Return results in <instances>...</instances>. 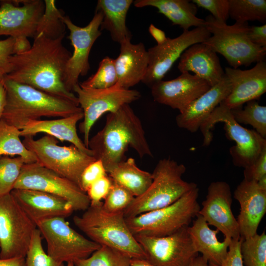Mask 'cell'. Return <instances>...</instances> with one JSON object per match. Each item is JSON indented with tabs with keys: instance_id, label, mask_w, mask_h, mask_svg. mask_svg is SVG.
Listing matches in <instances>:
<instances>
[{
	"instance_id": "cell-52",
	"label": "cell",
	"mask_w": 266,
	"mask_h": 266,
	"mask_svg": "<svg viewBox=\"0 0 266 266\" xmlns=\"http://www.w3.org/2000/svg\"><path fill=\"white\" fill-rule=\"evenodd\" d=\"M189 266H211L208 262L201 256L198 255L190 264Z\"/></svg>"
},
{
	"instance_id": "cell-28",
	"label": "cell",
	"mask_w": 266,
	"mask_h": 266,
	"mask_svg": "<svg viewBox=\"0 0 266 266\" xmlns=\"http://www.w3.org/2000/svg\"><path fill=\"white\" fill-rule=\"evenodd\" d=\"M133 4L136 7L152 6L158 12L169 19L173 25H177L183 31L192 27H204L205 20L196 16L197 6L188 0H136Z\"/></svg>"
},
{
	"instance_id": "cell-3",
	"label": "cell",
	"mask_w": 266,
	"mask_h": 266,
	"mask_svg": "<svg viewBox=\"0 0 266 266\" xmlns=\"http://www.w3.org/2000/svg\"><path fill=\"white\" fill-rule=\"evenodd\" d=\"M3 82L6 103L0 119L20 130L41 117L64 118L83 112L67 100L4 78Z\"/></svg>"
},
{
	"instance_id": "cell-22",
	"label": "cell",
	"mask_w": 266,
	"mask_h": 266,
	"mask_svg": "<svg viewBox=\"0 0 266 266\" xmlns=\"http://www.w3.org/2000/svg\"><path fill=\"white\" fill-rule=\"evenodd\" d=\"M29 218L37 222L53 218H66L74 211L66 200L42 191L14 189L10 192Z\"/></svg>"
},
{
	"instance_id": "cell-54",
	"label": "cell",
	"mask_w": 266,
	"mask_h": 266,
	"mask_svg": "<svg viewBox=\"0 0 266 266\" xmlns=\"http://www.w3.org/2000/svg\"><path fill=\"white\" fill-rule=\"evenodd\" d=\"M9 71V64L7 65L0 64V82L2 81L5 76Z\"/></svg>"
},
{
	"instance_id": "cell-50",
	"label": "cell",
	"mask_w": 266,
	"mask_h": 266,
	"mask_svg": "<svg viewBox=\"0 0 266 266\" xmlns=\"http://www.w3.org/2000/svg\"><path fill=\"white\" fill-rule=\"evenodd\" d=\"M0 266H26L25 257H17L9 259H0Z\"/></svg>"
},
{
	"instance_id": "cell-42",
	"label": "cell",
	"mask_w": 266,
	"mask_h": 266,
	"mask_svg": "<svg viewBox=\"0 0 266 266\" xmlns=\"http://www.w3.org/2000/svg\"><path fill=\"white\" fill-rule=\"evenodd\" d=\"M107 175L101 161L96 160L83 170L80 178V187L82 191L86 193L91 185Z\"/></svg>"
},
{
	"instance_id": "cell-17",
	"label": "cell",
	"mask_w": 266,
	"mask_h": 266,
	"mask_svg": "<svg viewBox=\"0 0 266 266\" xmlns=\"http://www.w3.org/2000/svg\"><path fill=\"white\" fill-rule=\"evenodd\" d=\"M232 195L229 184L226 182H212L207 188L205 199L199 214L208 225L215 227L224 238L236 239L240 238L239 226L232 210Z\"/></svg>"
},
{
	"instance_id": "cell-35",
	"label": "cell",
	"mask_w": 266,
	"mask_h": 266,
	"mask_svg": "<svg viewBox=\"0 0 266 266\" xmlns=\"http://www.w3.org/2000/svg\"><path fill=\"white\" fill-rule=\"evenodd\" d=\"M131 258L109 247H100L87 258L78 260L74 266H131Z\"/></svg>"
},
{
	"instance_id": "cell-55",
	"label": "cell",
	"mask_w": 266,
	"mask_h": 266,
	"mask_svg": "<svg viewBox=\"0 0 266 266\" xmlns=\"http://www.w3.org/2000/svg\"><path fill=\"white\" fill-rule=\"evenodd\" d=\"M257 182L260 187L264 190H266V175L262 177Z\"/></svg>"
},
{
	"instance_id": "cell-53",
	"label": "cell",
	"mask_w": 266,
	"mask_h": 266,
	"mask_svg": "<svg viewBox=\"0 0 266 266\" xmlns=\"http://www.w3.org/2000/svg\"><path fill=\"white\" fill-rule=\"evenodd\" d=\"M131 266H154L145 259H132Z\"/></svg>"
},
{
	"instance_id": "cell-49",
	"label": "cell",
	"mask_w": 266,
	"mask_h": 266,
	"mask_svg": "<svg viewBox=\"0 0 266 266\" xmlns=\"http://www.w3.org/2000/svg\"><path fill=\"white\" fill-rule=\"evenodd\" d=\"M148 31L157 42V44H163L166 40L167 37L166 36L165 32L155 27L153 24H151L149 26Z\"/></svg>"
},
{
	"instance_id": "cell-33",
	"label": "cell",
	"mask_w": 266,
	"mask_h": 266,
	"mask_svg": "<svg viewBox=\"0 0 266 266\" xmlns=\"http://www.w3.org/2000/svg\"><path fill=\"white\" fill-rule=\"evenodd\" d=\"M229 16L235 22L266 21V0H229Z\"/></svg>"
},
{
	"instance_id": "cell-18",
	"label": "cell",
	"mask_w": 266,
	"mask_h": 266,
	"mask_svg": "<svg viewBox=\"0 0 266 266\" xmlns=\"http://www.w3.org/2000/svg\"><path fill=\"white\" fill-rule=\"evenodd\" d=\"M2 0L0 2V36L33 37L44 10L41 0Z\"/></svg>"
},
{
	"instance_id": "cell-32",
	"label": "cell",
	"mask_w": 266,
	"mask_h": 266,
	"mask_svg": "<svg viewBox=\"0 0 266 266\" xmlns=\"http://www.w3.org/2000/svg\"><path fill=\"white\" fill-rule=\"evenodd\" d=\"M44 2V12L37 24L35 35L41 33L50 39L65 36L66 27L63 21L64 15L57 8L54 0H45Z\"/></svg>"
},
{
	"instance_id": "cell-47",
	"label": "cell",
	"mask_w": 266,
	"mask_h": 266,
	"mask_svg": "<svg viewBox=\"0 0 266 266\" xmlns=\"http://www.w3.org/2000/svg\"><path fill=\"white\" fill-rule=\"evenodd\" d=\"M14 38L9 37L4 40H0V64L7 65L8 59L13 55V45Z\"/></svg>"
},
{
	"instance_id": "cell-16",
	"label": "cell",
	"mask_w": 266,
	"mask_h": 266,
	"mask_svg": "<svg viewBox=\"0 0 266 266\" xmlns=\"http://www.w3.org/2000/svg\"><path fill=\"white\" fill-rule=\"evenodd\" d=\"M211 35L204 27L183 31L178 36L167 37L163 44H157L148 50V65L142 82L150 87L162 80L183 52L191 45L202 43Z\"/></svg>"
},
{
	"instance_id": "cell-5",
	"label": "cell",
	"mask_w": 266,
	"mask_h": 266,
	"mask_svg": "<svg viewBox=\"0 0 266 266\" xmlns=\"http://www.w3.org/2000/svg\"><path fill=\"white\" fill-rule=\"evenodd\" d=\"M185 166L170 158L159 160L152 173V181L140 196L135 197L124 210L125 218L134 217L169 205L198 187L182 178Z\"/></svg>"
},
{
	"instance_id": "cell-19",
	"label": "cell",
	"mask_w": 266,
	"mask_h": 266,
	"mask_svg": "<svg viewBox=\"0 0 266 266\" xmlns=\"http://www.w3.org/2000/svg\"><path fill=\"white\" fill-rule=\"evenodd\" d=\"M150 87L155 101L177 109L180 113L211 87L197 75L186 72L175 79L157 82Z\"/></svg>"
},
{
	"instance_id": "cell-6",
	"label": "cell",
	"mask_w": 266,
	"mask_h": 266,
	"mask_svg": "<svg viewBox=\"0 0 266 266\" xmlns=\"http://www.w3.org/2000/svg\"><path fill=\"white\" fill-rule=\"evenodd\" d=\"M199 191L196 187L169 205L125 218L129 229L134 236L162 237L189 226L200 208L198 201Z\"/></svg>"
},
{
	"instance_id": "cell-25",
	"label": "cell",
	"mask_w": 266,
	"mask_h": 266,
	"mask_svg": "<svg viewBox=\"0 0 266 266\" xmlns=\"http://www.w3.org/2000/svg\"><path fill=\"white\" fill-rule=\"evenodd\" d=\"M120 45V53L115 59L117 84L130 89L142 81L148 67V52L142 42L133 44L127 40Z\"/></svg>"
},
{
	"instance_id": "cell-29",
	"label": "cell",
	"mask_w": 266,
	"mask_h": 266,
	"mask_svg": "<svg viewBox=\"0 0 266 266\" xmlns=\"http://www.w3.org/2000/svg\"><path fill=\"white\" fill-rule=\"evenodd\" d=\"M133 0H99L96 10L103 14L100 30L110 33L112 39L120 44L131 40L132 34L126 25L128 11Z\"/></svg>"
},
{
	"instance_id": "cell-21",
	"label": "cell",
	"mask_w": 266,
	"mask_h": 266,
	"mask_svg": "<svg viewBox=\"0 0 266 266\" xmlns=\"http://www.w3.org/2000/svg\"><path fill=\"white\" fill-rule=\"evenodd\" d=\"M233 197L240 205L236 220L240 237L243 240L257 233L266 213V190L260 187L255 181L243 179L234 190Z\"/></svg>"
},
{
	"instance_id": "cell-1",
	"label": "cell",
	"mask_w": 266,
	"mask_h": 266,
	"mask_svg": "<svg viewBox=\"0 0 266 266\" xmlns=\"http://www.w3.org/2000/svg\"><path fill=\"white\" fill-rule=\"evenodd\" d=\"M64 37L50 39L41 33L36 34L29 50L10 57L9 71L4 78L79 105L77 97L64 84L66 66L71 55L63 44Z\"/></svg>"
},
{
	"instance_id": "cell-12",
	"label": "cell",
	"mask_w": 266,
	"mask_h": 266,
	"mask_svg": "<svg viewBox=\"0 0 266 266\" xmlns=\"http://www.w3.org/2000/svg\"><path fill=\"white\" fill-rule=\"evenodd\" d=\"M62 217L36 224L47 246V253L59 262H73L89 257L100 246L73 230Z\"/></svg>"
},
{
	"instance_id": "cell-44",
	"label": "cell",
	"mask_w": 266,
	"mask_h": 266,
	"mask_svg": "<svg viewBox=\"0 0 266 266\" xmlns=\"http://www.w3.org/2000/svg\"><path fill=\"white\" fill-rule=\"evenodd\" d=\"M243 175L244 179L256 182L266 175V149L254 163L244 168Z\"/></svg>"
},
{
	"instance_id": "cell-2",
	"label": "cell",
	"mask_w": 266,
	"mask_h": 266,
	"mask_svg": "<svg viewBox=\"0 0 266 266\" xmlns=\"http://www.w3.org/2000/svg\"><path fill=\"white\" fill-rule=\"evenodd\" d=\"M130 146L140 158L153 156L141 122L129 104L108 113L103 128L89 139L88 148L107 173L124 160Z\"/></svg>"
},
{
	"instance_id": "cell-36",
	"label": "cell",
	"mask_w": 266,
	"mask_h": 266,
	"mask_svg": "<svg viewBox=\"0 0 266 266\" xmlns=\"http://www.w3.org/2000/svg\"><path fill=\"white\" fill-rule=\"evenodd\" d=\"M242 262L245 266H266V234L242 239L240 246Z\"/></svg>"
},
{
	"instance_id": "cell-10",
	"label": "cell",
	"mask_w": 266,
	"mask_h": 266,
	"mask_svg": "<svg viewBox=\"0 0 266 266\" xmlns=\"http://www.w3.org/2000/svg\"><path fill=\"white\" fill-rule=\"evenodd\" d=\"M36 228L11 193L0 196V259L25 257Z\"/></svg>"
},
{
	"instance_id": "cell-26",
	"label": "cell",
	"mask_w": 266,
	"mask_h": 266,
	"mask_svg": "<svg viewBox=\"0 0 266 266\" xmlns=\"http://www.w3.org/2000/svg\"><path fill=\"white\" fill-rule=\"evenodd\" d=\"M83 118L81 112L57 119L32 121L20 130V136H33L38 133H45L60 140L68 141L82 152L93 156L92 151L85 146L77 133V123Z\"/></svg>"
},
{
	"instance_id": "cell-48",
	"label": "cell",
	"mask_w": 266,
	"mask_h": 266,
	"mask_svg": "<svg viewBox=\"0 0 266 266\" xmlns=\"http://www.w3.org/2000/svg\"><path fill=\"white\" fill-rule=\"evenodd\" d=\"M32 45L26 37L14 38L13 45V55H19L29 50Z\"/></svg>"
},
{
	"instance_id": "cell-7",
	"label": "cell",
	"mask_w": 266,
	"mask_h": 266,
	"mask_svg": "<svg viewBox=\"0 0 266 266\" xmlns=\"http://www.w3.org/2000/svg\"><path fill=\"white\" fill-rule=\"evenodd\" d=\"M205 27L212 35L202 43L221 54L232 68L247 66L253 63L264 61L266 48L250 41L247 35L248 23L235 22L228 25L216 20L211 15L205 18Z\"/></svg>"
},
{
	"instance_id": "cell-38",
	"label": "cell",
	"mask_w": 266,
	"mask_h": 266,
	"mask_svg": "<svg viewBox=\"0 0 266 266\" xmlns=\"http://www.w3.org/2000/svg\"><path fill=\"white\" fill-rule=\"evenodd\" d=\"M25 164L21 157H0V196L12 191Z\"/></svg>"
},
{
	"instance_id": "cell-8",
	"label": "cell",
	"mask_w": 266,
	"mask_h": 266,
	"mask_svg": "<svg viewBox=\"0 0 266 266\" xmlns=\"http://www.w3.org/2000/svg\"><path fill=\"white\" fill-rule=\"evenodd\" d=\"M218 122L225 124L224 129L228 139L235 142L230 149L233 164L244 168L254 163L266 149V140L254 130L244 128L236 122L231 110L220 104L200 126L203 146H208L213 139L211 129Z\"/></svg>"
},
{
	"instance_id": "cell-56",
	"label": "cell",
	"mask_w": 266,
	"mask_h": 266,
	"mask_svg": "<svg viewBox=\"0 0 266 266\" xmlns=\"http://www.w3.org/2000/svg\"><path fill=\"white\" fill-rule=\"evenodd\" d=\"M66 264V266H74V263L73 262H68Z\"/></svg>"
},
{
	"instance_id": "cell-13",
	"label": "cell",
	"mask_w": 266,
	"mask_h": 266,
	"mask_svg": "<svg viewBox=\"0 0 266 266\" xmlns=\"http://www.w3.org/2000/svg\"><path fill=\"white\" fill-rule=\"evenodd\" d=\"M14 189L37 190L61 197L70 203L74 211H85L90 205L87 194L77 185L37 162L23 165Z\"/></svg>"
},
{
	"instance_id": "cell-24",
	"label": "cell",
	"mask_w": 266,
	"mask_h": 266,
	"mask_svg": "<svg viewBox=\"0 0 266 266\" xmlns=\"http://www.w3.org/2000/svg\"><path fill=\"white\" fill-rule=\"evenodd\" d=\"M177 67L181 73L194 72L211 87L225 75L217 53L203 43H195L186 49L180 57Z\"/></svg>"
},
{
	"instance_id": "cell-39",
	"label": "cell",
	"mask_w": 266,
	"mask_h": 266,
	"mask_svg": "<svg viewBox=\"0 0 266 266\" xmlns=\"http://www.w3.org/2000/svg\"><path fill=\"white\" fill-rule=\"evenodd\" d=\"M26 266H65L46 253L43 248L41 234L36 228L33 232L25 256Z\"/></svg>"
},
{
	"instance_id": "cell-9",
	"label": "cell",
	"mask_w": 266,
	"mask_h": 266,
	"mask_svg": "<svg viewBox=\"0 0 266 266\" xmlns=\"http://www.w3.org/2000/svg\"><path fill=\"white\" fill-rule=\"evenodd\" d=\"M22 142L35 155L39 165L69 179L79 187L83 170L96 160L94 157L72 144L69 146L58 145L56 138L46 134L37 139L32 136H26Z\"/></svg>"
},
{
	"instance_id": "cell-40",
	"label": "cell",
	"mask_w": 266,
	"mask_h": 266,
	"mask_svg": "<svg viewBox=\"0 0 266 266\" xmlns=\"http://www.w3.org/2000/svg\"><path fill=\"white\" fill-rule=\"evenodd\" d=\"M134 198L128 190L113 181L111 188L102 202V207L109 213L122 212Z\"/></svg>"
},
{
	"instance_id": "cell-41",
	"label": "cell",
	"mask_w": 266,
	"mask_h": 266,
	"mask_svg": "<svg viewBox=\"0 0 266 266\" xmlns=\"http://www.w3.org/2000/svg\"><path fill=\"white\" fill-rule=\"evenodd\" d=\"M197 7L209 11L216 20L226 23L229 18V0H192Z\"/></svg>"
},
{
	"instance_id": "cell-34",
	"label": "cell",
	"mask_w": 266,
	"mask_h": 266,
	"mask_svg": "<svg viewBox=\"0 0 266 266\" xmlns=\"http://www.w3.org/2000/svg\"><path fill=\"white\" fill-rule=\"evenodd\" d=\"M232 114L239 123L250 125L260 135L266 136V107L260 105L256 100L246 102L243 109L241 107L231 110Z\"/></svg>"
},
{
	"instance_id": "cell-31",
	"label": "cell",
	"mask_w": 266,
	"mask_h": 266,
	"mask_svg": "<svg viewBox=\"0 0 266 266\" xmlns=\"http://www.w3.org/2000/svg\"><path fill=\"white\" fill-rule=\"evenodd\" d=\"M20 136V130L0 119V157L17 156L25 164L37 162L35 155L25 146Z\"/></svg>"
},
{
	"instance_id": "cell-51",
	"label": "cell",
	"mask_w": 266,
	"mask_h": 266,
	"mask_svg": "<svg viewBox=\"0 0 266 266\" xmlns=\"http://www.w3.org/2000/svg\"><path fill=\"white\" fill-rule=\"evenodd\" d=\"M5 103L6 93L2 80L0 82V119L4 111Z\"/></svg>"
},
{
	"instance_id": "cell-46",
	"label": "cell",
	"mask_w": 266,
	"mask_h": 266,
	"mask_svg": "<svg viewBox=\"0 0 266 266\" xmlns=\"http://www.w3.org/2000/svg\"><path fill=\"white\" fill-rule=\"evenodd\" d=\"M248 37L255 45L266 48V25L249 26Z\"/></svg>"
},
{
	"instance_id": "cell-43",
	"label": "cell",
	"mask_w": 266,
	"mask_h": 266,
	"mask_svg": "<svg viewBox=\"0 0 266 266\" xmlns=\"http://www.w3.org/2000/svg\"><path fill=\"white\" fill-rule=\"evenodd\" d=\"M113 181L107 175L104 176L90 186L86 192L90 204H97L101 202L108 194Z\"/></svg>"
},
{
	"instance_id": "cell-23",
	"label": "cell",
	"mask_w": 266,
	"mask_h": 266,
	"mask_svg": "<svg viewBox=\"0 0 266 266\" xmlns=\"http://www.w3.org/2000/svg\"><path fill=\"white\" fill-rule=\"evenodd\" d=\"M231 83L225 73L221 80L193 101L176 117L177 125L191 133L197 132L214 109L229 95Z\"/></svg>"
},
{
	"instance_id": "cell-20",
	"label": "cell",
	"mask_w": 266,
	"mask_h": 266,
	"mask_svg": "<svg viewBox=\"0 0 266 266\" xmlns=\"http://www.w3.org/2000/svg\"><path fill=\"white\" fill-rule=\"evenodd\" d=\"M225 73L231 83V91L220 104L227 109L241 107L245 103L259 99L266 92L265 61L247 70L226 67Z\"/></svg>"
},
{
	"instance_id": "cell-15",
	"label": "cell",
	"mask_w": 266,
	"mask_h": 266,
	"mask_svg": "<svg viewBox=\"0 0 266 266\" xmlns=\"http://www.w3.org/2000/svg\"><path fill=\"white\" fill-rule=\"evenodd\" d=\"M188 227L165 236H134L146 260L154 266H189L198 253L188 233Z\"/></svg>"
},
{
	"instance_id": "cell-37",
	"label": "cell",
	"mask_w": 266,
	"mask_h": 266,
	"mask_svg": "<svg viewBox=\"0 0 266 266\" xmlns=\"http://www.w3.org/2000/svg\"><path fill=\"white\" fill-rule=\"evenodd\" d=\"M117 82L115 59L106 56L100 63L97 71L79 85L83 88L104 89L114 86Z\"/></svg>"
},
{
	"instance_id": "cell-30",
	"label": "cell",
	"mask_w": 266,
	"mask_h": 266,
	"mask_svg": "<svg viewBox=\"0 0 266 266\" xmlns=\"http://www.w3.org/2000/svg\"><path fill=\"white\" fill-rule=\"evenodd\" d=\"M107 173L113 182L128 190L134 197L142 195L152 181V174L139 168L132 158L120 162Z\"/></svg>"
},
{
	"instance_id": "cell-27",
	"label": "cell",
	"mask_w": 266,
	"mask_h": 266,
	"mask_svg": "<svg viewBox=\"0 0 266 266\" xmlns=\"http://www.w3.org/2000/svg\"><path fill=\"white\" fill-rule=\"evenodd\" d=\"M196 217L193 225L187 228L193 246L209 265H219L227 256L232 239L224 238L220 241L217 236L219 231L211 229L200 214Z\"/></svg>"
},
{
	"instance_id": "cell-11",
	"label": "cell",
	"mask_w": 266,
	"mask_h": 266,
	"mask_svg": "<svg viewBox=\"0 0 266 266\" xmlns=\"http://www.w3.org/2000/svg\"><path fill=\"white\" fill-rule=\"evenodd\" d=\"M72 91L76 93L83 113V120L79 128L84 134V143L87 148L91 128L103 114L115 112L123 105L129 104L141 97L139 91L124 88L117 83L104 89L83 88L78 83Z\"/></svg>"
},
{
	"instance_id": "cell-14",
	"label": "cell",
	"mask_w": 266,
	"mask_h": 266,
	"mask_svg": "<svg viewBox=\"0 0 266 266\" xmlns=\"http://www.w3.org/2000/svg\"><path fill=\"white\" fill-rule=\"evenodd\" d=\"M102 19V13L96 10L89 23L81 27L74 24L68 16H64V22L69 31L68 38L73 47L64 75V85L69 92H72L78 84L79 76L86 75L90 69L89 55L96 40L101 34L100 27Z\"/></svg>"
},
{
	"instance_id": "cell-4",
	"label": "cell",
	"mask_w": 266,
	"mask_h": 266,
	"mask_svg": "<svg viewBox=\"0 0 266 266\" xmlns=\"http://www.w3.org/2000/svg\"><path fill=\"white\" fill-rule=\"evenodd\" d=\"M75 225L92 241L116 249L131 259H145V254L129 229L124 212L109 213L102 202L90 204L81 216L73 218Z\"/></svg>"
},
{
	"instance_id": "cell-45",
	"label": "cell",
	"mask_w": 266,
	"mask_h": 266,
	"mask_svg": "<svg viewBox=\"0 0 266 266\" xmlns=\"http://www.w3.org/2000/svg\"><path fill=\"white\" fill-rule=\"evenodd\" d=\"M242 239H232L226 257L219 265L211 266H244L241 254L240 246Z\"/></svg>"
}]
</instances>
